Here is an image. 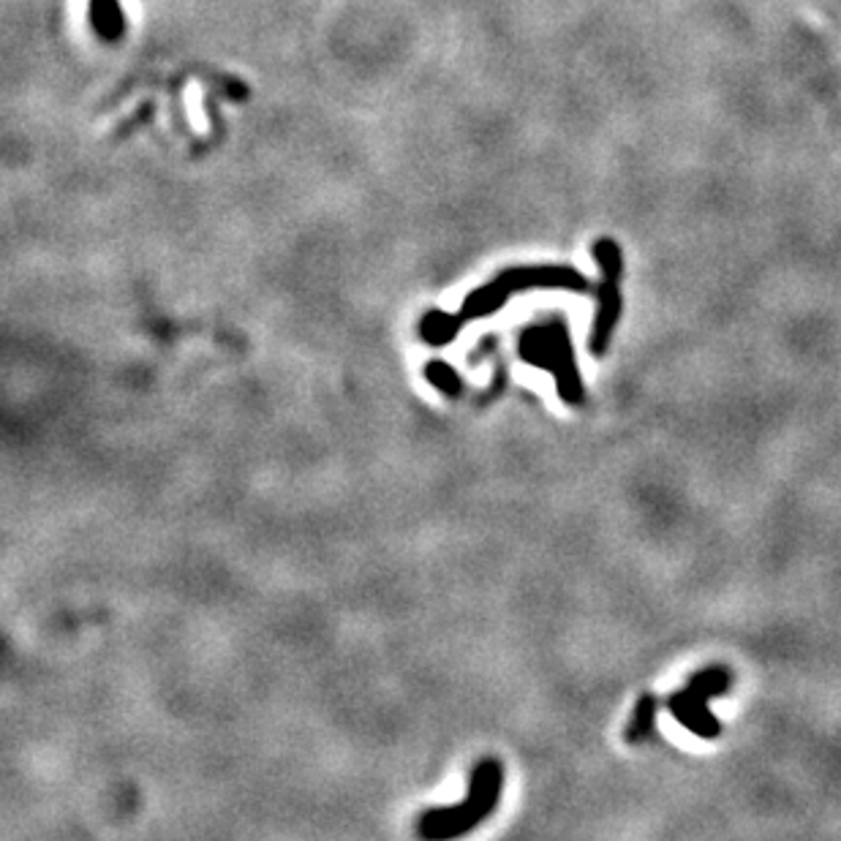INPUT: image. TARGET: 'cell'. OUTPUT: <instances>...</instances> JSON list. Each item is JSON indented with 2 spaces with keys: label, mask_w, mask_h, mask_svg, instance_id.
Returning <instances> with one entry per match:
<instances>
[{
  "label": "cell",
  "mask_w": 841,
  "mask_h": 841,
  "mask_svg": "<svg viewBox=\"0 0 841 841\" xmlns=\"http://www.w3.org/2000/svg\"><path fill=\"white\" fill-rule=\"evenodd\" d=\"M504 793V766L496 757H482L469 777V793L466 801L455 806H438L428 809L417 822V833L428 841L458 839L474 831L496 812Z\"/></svg>",
  "instance_id": "cell-1"
},
{
  "label": "cell",
  "mask_w": 841,
  "mask_h": 841,
  "mask_svg": "<svg viewBox=\"0 0 841 841\" xmlns=\"http://www.w3.org/2000/svg\"><path fill=\"white\" fill-rule=\"evenodd\" d=\"M518 357L531 368L553 373L556 393L566 406L572 409L586 406V384H582L580 368H577L575 344H572V333L564 316L553 313V316L520 329Z\"/></svg>",
  "instance_id": "cell-2"
},
{
  "label": "cell",
  "mask_w": 841,
  "mask_h": 841,
  "mask_svg": "<svg viewBox=\"0 0 841 841\" xmlns=\"http://www.w3.org/2000/svg\"><path fill=\"white\" fill-rule=\"evenodd\" d=\"M529 289H566L575 291V295H586V291L591 289V280H588V276H582L577 267L566 265L509 267V271H502L496 278L488 280V284L469 291V297H466L458 311L460 322H464L466 327V324L477 322V319L491 316L498 308L507 305V302L513 300V295Z\"/></svg>",
  "instance_id": "cell-3"
},
{
  "label": "cell",
  "mask_w": 841,
  "mask_h": 841,
  "mask_svg": "<svg viewBox=\"0 0 841 841\" xmlns=\"http://www.w3.org/2000/svg\"><path fill=\"white\" fill-rule=\"evenodd\" d=\"M733 686V673L722 664H711V668L700 670L686 681V686L675 695L668 697V711L681 728L689 730L692 735L702 741H713L722 735V722L711 713L708 702L713 697H724Z\"/></svg>",
  "instance_id": "cell-4"
},
{
  "label": "cell",
  "mask_w": 841,
  "mask_h": 841,
  "mask_svg": "<svg viewBox=\"0 0 841 841\" xmlns=\"http://www.w3.org/2000/svg\"><path fill=\"white\" fill-rule=\"evenodd\" d=\"M591 254L602 278L597 286V316H593L591 335H588V349L593 357H604L610 351L615 327H618L621 311H624V297H621L624 254H621V245L610 238H599Z\"/></svg>",
  "instance_id": "cell-5"
},
{
  "label": "cell",
  "mask_w": 841,
  "mask_h": 841,
  "mask_svg": "<svg viewBox=\"0 0 841 841\" xmlns=\"http://www.w3.org/2000/svg\"><path fill=\"white\" fill-rule=\"evenodd\" d=\"M91 25L96 36L107 44H118L125 36V16L120 0H91Z\"/></svg>",
  "instance_id": "cell-6"
},
{
  "label": "cell",
  "mask_w": 841,
  "mask_h": 841,
  "mask_svg": "<svg viewBox=\"0 0 841 841\" xmlns=\"http://www.w3.org/2000/svg\"><path fill=\"white\" fill-rule=\"evenodd\" d=\"M657 719H659V697L646 692V695L637 697L635 708H632V719L626 724L624 741L626 744H646L648 738L657 730Z\"/></svg>",
  "instance_id": "cell-7"
},
{
  "label": "cell",
  "mask_w": 841,
  "mask_h": 841,
  "mask_svg": "<svg viewBox=\"0 0 841 841\" xmlns=\"http://www.w3.org/2000/svg\"><path fill=\"white\" fill-rule=\"evenodd\" d=\"M464 329V322H460L458 313H447V311H428L425 316L420 319V333L422 344L428 346H447L449 340H455Z\"/></svg>",
  "instance_id": "cell-8"
},
{
  "label": "cell",
  "mask_w": 841,
  "mask_h": 841,
  "mask_svg": "<svg viewBox=\"0 0 841 841\" xmlns=\"http://www.w3.org/2000/svg\"><path fill=\"white\" fill-rule=\"evenodd\" d=\"M422 373H425L428 384H433V387H436V393H442L444 398L458 400V398H464V395H466L464 376H460V373L455 371V368L449 365V362L428 360L425 362V371H422Z\"/></svg>",
  "instance_id": "cell-9"
},
{
  "label": "cell",
  "mask_w": 841,
  "mask_h": 841,
  "mask_svg": "<svg viewBox=\"0 0 841 841\" xmlns=\"http://www.w3.org/2000/svg\"><path fill=\"white\" fill-rule=\"evenodd\" d=\"M493 349H496V338H493V335H488V338H482V344L477 346L474 351H471V365H477V360H482V357H488Z\"/></svg>",
  "instance_id": "cell-10"
}]
</instances>
